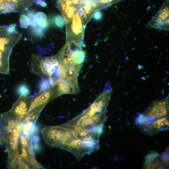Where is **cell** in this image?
<instances>
[{
	"label": "cell",
	"mask_w": 169,
	"mask_h": 169,
	"mask_svg": "<svg viewBox=\"0 0 169 169\" xmlns=\"http://www.w3.org/2000/svg\"><path fill=\"white\" fill-rule=\"evenodd\" d=\"M45 30L38 26L35 28L32 29V32L37 36L42 37L44 35Z\"/></svg>",
	"instance_id": "obj_24"
},
{
	"label": "cell",
	"mask_w": 169,
	"mask_h": 169,
	"mask_svg": "<svg viewBox=\"0 0 169 169\" xmlns=\"http://www.w3.org/2000/svg\"><path fill=\"white\" fill-rule=\"evenodd\" d=\"M40 138L38 134H35L32 136L31 138V140L29 144L32 143H40Z\"/></svg>",
	"instance_id": "obj_29"
},
{
	"label": "cell",
	"mask_w": 169,
	"mask_h": 169,
	"mask_svg": "<svg viewBox=\"0 0 169 169\" xmlns=\"http://www.w3.org/2000/svg\"><path fill=\"white\" fill-rule=\"evenodd\" d=\"M40 91H47L52 87L50 84L49 79L44 78L41 81L40 84Z\"/></svg>",
	"instance_id": "obj_21"
},
{
	"label": "cell",
	"mask_w": 169,
	"mask_h": 169,
	"mask_svg": "<svg viewBox=\"0 0 169 169\" xmlns=\"http://www.w3.org/2000/svg\"><path fill=\"white\" fill-rule=\"evenodd\" d=\"M29 163L34 168L37 169L44 168L38 163L34 156L30 155L29 157Z\"/></svg>",
	"instance_id": "obj_22"
},
{
	"label": "cell",
	"mask_w": 169,
	"mask_h": 169,
	"mask_svg": "<svg viewBox=\"0 0 169 169\" xmlns=\"http://www.w3.org/2000/svg\"><path fill=\"white\" fill-rule=\"evenodd\" d=\"M26 150L27 152L28 153V154L30 155L33 156L35 157V153L32 148L31 146L29 143L26 146Z\"/></svg>",
	"instance_id": "obj_31"
},
{
	"label": "cell",
	"mask_w": 169,
	"mask_h": 169,
	"mask_svg": "<svg viewBox=\"0 0 169 169\" xmlns=\"http://www.w3.org/2000/svg\"><path fill=\"white\" fill-rule=\"evenodd\" d=\"M168 166L165 164L161 159L160 155L152 163L144 166V169H163L168 168Z\"/></svg>",
	"instance_id": "obj_14"
},
{
	"label": "cell",
	"mask_w": 169,
	"mask_h": 169,
	"mask_svg": "<svg viewBox=\"0 0 169 169\" xmlns=\"http://www.w3.org/2000/svg\"><path fill=\"white\" fill-rule=\"evenodd\" d=\"M80 46H82L81 44L74 40L67 42L59 55V63L65 67L74 64L72 59L73 52Z\"/></svg>",
	"instance_id": "obj_8"
},
{
	"label": "cell",
	"mask_w": 169,
	"mask_h": 169,
	"mask_svg": "<svg viewBox=\"0 0 169 169\" xmlns=\"http://www.w3.org/2000/svg\"><path fill=\"white\" fill-rule=\"evenodd\" d=\"M6 137L5 134L0 128V145L6 144Z\"/></svg>",
	"instance_id": "obj_27"
},
{
	"label": "cell",
	"mask_w": 169,
	"mask_h": 169,
	"mask_svg": "<svg viewBox=\"0 0 169 169\" xmlns=\"http://www.w3.org/2000/svg\"><path fill=\"white\" fill-rule=\"evenodd\" d=\"M82 65L74 64L64 66L59 64V79L78 88V78Z\"/></svg>",
	"instance_id": "obj_5"
},
{
	"label": "cell",
	"mask_w": 169,
	"mask_h": 169,
	"mask_svg": "<svg viewBox=\"0 0 169 169\" xmlns=\"http://www.w3.org/2000/svg\"><path fill=\"white\" fill-rule=\"evenodd\" d=\"M169 148H167L166 150L162 154L160 155V158L163 162L167 166H168L169 163Z\"/></svg>",
	"instance_id": "obj_23"
},
{
	"label": "cell",
	"mask_w": 169,
	"mask_h": 169,
	"mask_svg": "<svg viewBox=\"0 0 169 169\" xmlns=\"http://www.w3.org/2000/svg\"><path fill=\"white\" fill-rule=\"evenodd\" d=\"M71 21V31L72 35L76 37L82 36L83 32L82 19L78 12L74 15Z\"/></svg>",
	"instance_id": "obj_10"
},
{
	"label": "cell",
	"mask_w": 169,
	"mask_h": 169,
	"mask_svg": "<svg viewBox=\"0 0 169 169\" xmlns=\"http://www.w3.org/2000/svg\"><path fill=\"white\" fill-rule=\"evenodd\" d=\"M59 60L56 57H45L32 55L31 71L34 74L45 79L59 76Z\"/></svg>",
	"instance_id": "obj_1"
},
{
	"label": "cell",
	"mask_w": 169,
	"mask_h": 169,
	"mask_svg": "<svg viewBox=\"0 0 169 169\" xmlns=\"http://www.w3.org/2000/svg\"><path fill=\"white\" fill-rule=\"evenodd\" d=\"M86 55L85 51L82 50V46L75 49L73 51L72 59L73 63L78 65H82L84 62Z\"/></svg>",
	"instance_id": "obj_12"
},
{
	"label": "cell",
	"mask_w": 169,
	"mask_h": 169,
	"mask_svg": "<svg viewBox=\"0 0 169 169\" xmlns=\"http://www.w3.org/2000/svg\"><path fill=\"white\" fill-rule=\"evenodd\" d=\"M22 154L21 155L23 160L27 163H29V157L25 148H22Z\"/></svg>",
	"instance_id": "obj_25"
},
{
	"label": "cell",
	"mask_w": 169,
	"mask_h": 169,
	"mask_svg": "<svg viewBox=\"0 0 169 169\" xmlns=\"http://www.w3.org/2000/svg\"><path fill=\"white\" fill-rule=\"evenodd\" d=\"M37 0H0V14L24 13Z\"/></svg>",
	"instance_id": "obj_2"
},
{
	"label": "cell",
	"mask_w": 169,
	"mask_h": 169,
	"mask_svg": "<svg viewBox=\"0 0 169 169\" xmlns=\"http://www.w3.org/2000/svg\"><path fill=\"white\" fill-rule=\"evenodd\" d=\"M34 21L37 25L43 23L47 20V15L42 12L37 13L34 15Z\"/></svg>",
	"instance_id": "obj_18"
},
{
	"label": "cell",
	"mask_w": 169,
	"mask_h": 169,
	"mask_svg": "<svg viewBox=\"0 0 169 169\" xmlns=\"http://www.w3.org/2000/svg\"><path fill=\"white\" fill-rule=\"evenodd\" d=\"M168 97L157 100L152 103L143 113L147 116L155 119L168 116Z\"/></svg>",
	"instance_id": "obj_4"
},
{
	"label": "cell",
	"mask_w": 169,
	"mask_h": 169,
	"mask_svg": "<svg viewBox=\"0 0 169 169\" xmlns=\"http://www.w3.org/2000/svg\"><path fill=\"white\" fill-rule=\"evenodd\" d=\"M37 5L42 7H45L47 6V4L43 0H37L36 2Z\"/></svg>",
	"instance_id": "obj_32"
},
{
	"label": "cell",
	"mask_w": 169,
	"mask_h": 169,
	"mask_svg": "<svg viewBox=\"0 0 169 169\" xmlns=\"http://www.w3.org/2000/svg\"><path fill=\"white\" fill-rule=\"evenodd\" d=\"M159 156V155L158 152L155 151H151L150 153L146 156L144 166L151 163L157 159Z\"/></svg>",
	"instance_id": "obj_17"
},
{
	"label": "cell",
	"mask_w": 169,
	"mask_h": 169,
	"mask_svg": "<svg viewBox=\"0 0 169 169\" xmlns=\"http://www.w3.org/2000/svg\"><path fill=\"white\" fill-rule=\"evenodd\" d=\"M20 138L22 148H26V146L28 143L26 137L23 134H21Z\"/></svg>",
	"instance_id": "obj_28"
},
{
	"label": "cell",
	"mask_w": 169,
	"mask_h": 169,
	"mask_svg": "<svg viewBox=\"0 0 169 169\" xmlns=\"http://www.w3.org/2000/svg\"><path fill=\"white\" fill-rule=\"evenodd\" d=\"M44 107L43 106L40 107L31 111L26 115L24 121L36 120V118L39 116Z\"/></svg>",
	"instance_id": "obj_16"
},
{
	"label": "cell",
	"mask_w": 169,
	"mask_h": 169,
	"mask_svg": "<svg viewBox=\"0 0 169 169\" xmlns=\"http://www.w3.org/2000/svg\"><path fill=\"white\" fill-rule=\"evenodd\" d=\"M168 5L165 4L148 24V26L155 28L169 30Z\"/></svg>",
	"instance_id": "obj_7"
},
{
	"label": "cell",
	"mask_w": 169,
	"mask_h": 169,
	"mask_svg": "<svg viewBox=\"0 0 169 169\" xmlns=\"http://www.w3.org/2000/svg\"><path fill=\"white\" fill-rule=\"evenodd\" d=\"M57 89L60 95L66 94H76L78 92V88L73 86L69 83L57 79Z\"/></svg>",
	"instance_id": "obj_11"
},
{
	"label": "cell",
	"mask_w": 169,
	"mask_h": 169,
	"mask_svg": "<svg viewBox=\"0 0 169 169\" xmlns=\"http://www.w3.org/2000/svg\"><path fill=\"white\" fill-rule=\"evenodd\" d=\"M50 23L57 28L63 29L64 26L65 21L64 17L60 15H57L49 19Z\"/></svg>",
	"instance_id": "obj_15"
},
{
	"label": "cell",
	"mask_w": 169,
	"mask_h": 169,
	"mask_svg": "<svg viewBox=\"0 0 169 169\" xmlns=\"http://www.w3.org/2000/svg\"><path fill=\"white\" fill-rule=\"evenodd\" d=\"M103 17V14L101 11H97L93 14V18L95 21H99L102 20Z\"/></svg>",
	"instance_id": "obj_26"
},
{
	"label": "cell",
	"mask_w": 169,
	"mask_h": 169,
	"mask_svg": "<svg viewBox=\"0 0 169 169\" xmlns=\"http://www.w3.org/2000/svg\"><path fill=\"white\" fill-rule=\"evenodd\" d=\"M17 93L21 96H26L29 95L30 91L29 87L24 84L19 86L17 89Z\"/></svg>",
	"instance_id": "obj_19"
},
{
	"label": "cell",
	"mask_w": 169,
	"mask_h": 169,
	"mask_svg": "<svg viewBox=\"0 0 169 169\" xmlns=\"http://www.w3.org/2000/svg\"><path fill=\"white\" fill-rule=\"evenodd\" d=\"M34 152H39L41 150V147L39 143H32L30 144Z\"/></svg>",
	"instance_id": "obj_30"
},
{
	"label": "cell",
	"mask_w": 169,
	"mask_h": 169,
	"mask_svg": "<svg viewBox=\"0 0 169 169\" xmlns=\"http://www.w3.org/2000/svg\"><path fill=\"white\" fill-rule=\"evenodd\" d=\"M20 26L21 28H27L30 25V20L29 18L24 14H22L20 17Z\"/></svg>",
	"instance_id": "obj_20"
},
{
	"label": "cell",
	"mask_w": 169,
	"mask_h": 169,
	"mask_svg": "<svg viewBox=\"0 0 169 169\" xmlns=\"http://www.w3.org/2000/svg\"><path fill=\"white\" fill-rule=\"evenodd\" d=\"M32 97L20 96L12 108L6 113L10 116L21 121L29 109Z\"/></svg>",
	"instance_id": "obj_6"
},
{
	"label": "cell",
	"mask_w": 169,
	"mask_h": 169,
	"mask_svg": "<svg viewBox=\"0 0 169 169\" xmlns=\"http://www.w3.org/2000/svg\"><path fill=\"white\" fill-rule=\"evenodd\" d=\"M59 96L57 84L52 87L47 91H39L36 96L32 98L31 103L27 114L38 107H44L47 103Z\"/></svg>",
	"instance_id": "obj_3"
},
{
	"label": "cell",
	"mask_w": 169,
	"mask_h": 169,
	"mask_svg": "<svg viewBox=\"0 0 169 169\" xmlns=\"http://www.w3.org/2000/svg\"><path fill=\"white\" fill-rule=\"evenodd\" d=\"M23 159L19 153L8 156L7 167L10 169H14L18 166V164Z\"/></svg>",
	"instance_id": "obj_13"
},
{
	"label": "cell",
	"mask_w": 169,
	"mask_h": 169,
	"mask_svg": "<svg viewBox=\"0 0 169 169\" xmlns=\"http://www.w3.org/2000/svg\"><path fill=\"white\" fill-rule=\"evenodd\" d=\"M169 126V118L167 116L157 119L148 126L140 128L142 132L153 136L159 132L168 130Z\"/></svg>",
	"instance_id": "obj_9"
}]
</instances>
